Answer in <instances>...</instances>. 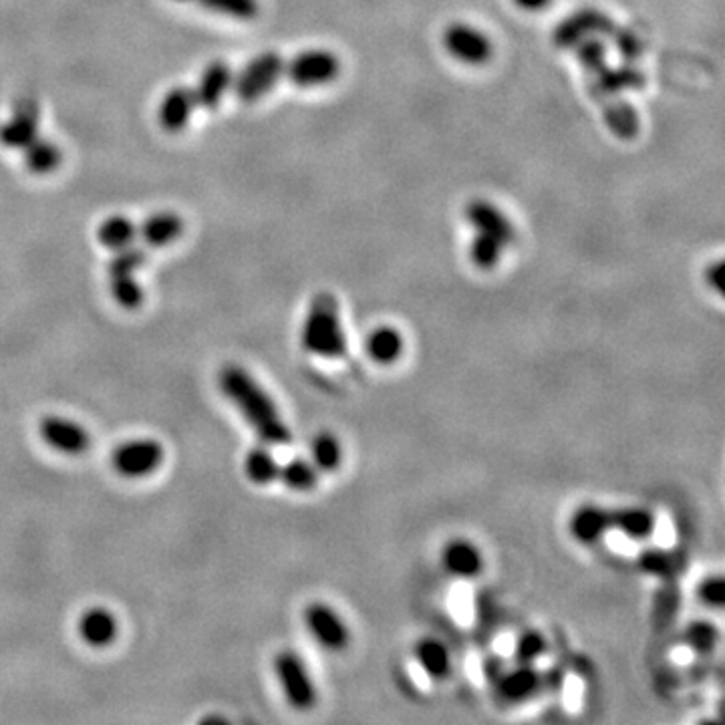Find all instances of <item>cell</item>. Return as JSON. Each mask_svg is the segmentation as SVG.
<instances>
[{
	"label": "cell",
	"instance_id": "obj_18",
	"mask_svg": "<svg viewBox=\"0 0 725 725\" xmlns=\"http://www.w3.org/2000/svg\"><path fill=\"white\" fill-rule=\"evenodd\" d=\"M186 222L176 212H156L137 224L139 238L152 248H166L182 238Z\"/></svg>",
	"mask_w": 725,
	"mask_h": 725
},
{
	"label": "cell",
	"instance_id": "obj_20",
	"mask_svg": "<svg viewBox=\"0 0 725 725\" xmlns=\"http://www.w3.org/2000/svg\"><path fill=\"white\" fill-rule=\"evenodd\" d=\"M77 631H79V637L89 647L105 649L117 639L119 623L111 611H107L103 607H91L81 615V619L77 623Z\"/></svg>",
	"mask_w": 725,
	"mask_h": 725
},
{
	"label": "cell",
	"instance_id": "obj_25",
	"mask_svg": "<svg viewBox=\"0 0 725 725\" xmlns=\"http://www.w3.org/2000/svg\"><path fill=\"white\" fill-rule=\"evenodd\" d=\"M139 238L137 224L123 214H111L97 226V240L111 252L123 250Z\"/></svg>",
	"mask_w": 725,
	"mask_h": 725
},
{
	"label": "cell",
	"instance_id": "obj_3",
	"mask_svg": "<svg viewBox=\"0 0 725 725\" xmlns=\"http://www.w3.org/2000/svg\"><path fill=\"white\" fill-rule=\"evenodd\" d=\"M301 345L307 353L321 359H343L349 343L339 315V303L329 293H319L305 317Z\"/></svg>",
	"mask_w": 725,
	"mask_h": 725
},
{
	"label": "cell",
	"instance_id": "obj_24",
	"mask_svg": "<svg viewBox=\"0 0 725 725\" xmlns=\"http://www.w3.org/2000/svg\"><path fill=\"white\" fill-rule=\"evenodd\" d=\"M21 152L25 168L35 176L53 174L63 162V150L59 148V143L41 135L33 139Z\"/></svg>",
	"mask_w": 725,
	"mask_h": 725
},
{
	"label": "cell",
	"instance_id": "obj_1",
	"mask_svg": "<svg viewBox=\"0 0 725 725\" xmlns=\"http://www.w3.org/2000/svg\"><path fill=\"white\" fill-rule=\"evenodd\" d=\"M572 49L585 69L589 93L599 103L611 133H615L619 139H633L639 133V117L635 109L621 97V89L629 87V77L609 69L607 47L601 39L589 37Z\"/></svg>",
	"mask_w": 725,
	"mask_h": 725
},
{
	"label": "cell",
	"instance_id": "obj_37",
	"mask_svg": "<svg viewBox=\"0 0 725 725\" xmlns=\"http://www.w3.org/2000/svg\"><path fill=\"white\" fill-rule=\"evenodd\" d=\"M514 5H518L524 11H540L550 5V0H514Z\"/></svg>",
	"mask_w": 725,
	"mask_h": 725
},
{
	"label": "cell",
	"instance_id": "obj_5",
	"mask_svg": "<svg viewBox=\"0 0 725 725\" xmlns=\"http://www.w3.org/2000/svg\"><path fill=\"white\" fill-rule=\"evenodd\" d=\"M284 69L286 61L278 53L264 51L234 73L232 89L240 101L256 103L276 87V83L284 77Z\"/></svg>",
	"mask_w": 725,
	"mask_h": 725
},
{
	"label": "cell",
	"instance_id": "obj_29",
	"mask_svg": "<svg viewBox=\"0 0 725 725\" xmlns=\"http://www.w3.org/2000/svg\"><path fill=\"white\" fill-rule=\"evenodd\" d=\"M637 568L649 576L673 578L679 570V560L673 552L661 548H645L637 556Z\"/></svg>",
	"mask_w": 725,
	"mask_h": 725
},
{
	"label": "cell",
	"instance_id": "obj_27",
	"mask_svg": "<svg viewBox=\"0 0 725 725\" xmlns=\"http://www.w3.org/2000/svg\"><path fill=\"white\" fill-rule=\"evenodd\" d=\"M244 474L256 486H270L278 480L280 466L266 448H252L244 458Z\"/></svg>",
	"mask_w": 725,
	"mask_h": 725
},
{
	"label": "cell",
	"instance_id": "obj_28",
	"mask_svg": "<svg viewBox=\"0 0 725 725\" xmlns=\"http://www.w3.org/2000/svg\"><path fill=\"white\" fill-rule=\"evenodd\" d=\"M311 462L319 472H335L343 464V446L333 433L323 431L311 444Z\"/></svg>",
	"mask_w": 725,
	"mask_h": 725
},
{
	"label": "cell",
	"instance_id": "obj_11",
	"mask_svg": "<svg viewBox=\"0 0 725 725\" xmlns=\"http://www.w3.org/2000/svg\"><path fill=\"white\" fill-rule=\"evenodd\" d=\"M41 135V107L35 99H21L11 115L0 123V145L7 150H25Z\"/></svg>",
	"mask_w": 725,
	"mask_h": 725
},
{
	"label": "cell",
	"instance_id": "obj_2",
	"mask_svg": "<svg viewBox=\"0 0 725 725\" xmlns=\"http://www.w3.org/2000/svg\"><path fill=\"white\" fill-rule=\"evenodd\" d=\"M218 385L224 397H228L244 415L262 442L272 446H286L293 442V431L284 423L276 403L246 369L226 365L218 375Z\"/></svg>",
	"mask_w": 725,
	"mask_h": 725
},
{
	"label": "cell",
	"instance_id": "obj_23",
	"mask_svg": "<svg viewBox=\"0 0 725 725\" xmlns=\"http://www.w3.org/2000/svg\"><path fill=\"white\" fill-rule=\"evenodd\" d=\"M655 514L649 508L641 506H625L611 508V528L621 532L631 540H647L655 532Z\"/></svg>",
	"mask_w": 725,
	"mask_h": 725
},
{
	"label": "cell",
	"instance_id": "obj_38",
	"mask_svg": "<svg viewBox=\"0 0 725 725\" xmlns=\"http://www.w3.org/2000/svg\"><path fill=\"white\" fill-rule=\"evenodd\" d=\"M174 3H192V0H174Z\"/></svg>",
	"mask_w": 725,
	"mask_h": 725
},
{
	"label": "cell",
	"instance_id": "obj_7",
	"mask_svg": "<svg viewBox=\"0 0 725 725\" xmlns=\"http://www.w3.org/2000/svg\"><path fill=\"white\" fill-rule=\"evenodd\" d=\"M164 456V446L156 440H131L115 448L111 454V466L119 476L137 480L158 472Z\"/></svg>",
	"mask_w": 725,
	"mask_h": 725
},
{
	"label": "cell",
	"instance_id": "obj_4",
	"mask_svg": "<svg viewBox=\"0 0 725 725\" xmlns=\"http://www.w3.org/2000/svg\"><path fill=\"white\" fill-rule=\"evenodd\" d=\"M562 679L564 675L558 669L540 671L534 665L516 663V667L502 669L496 675L494 687L504 703H524L540 695L542 691L558 689L562 685Z\"/></svg>",
	"mask_w": 725,
	"mask_h": 725
},
{
	"label": "cell",
	"instance_id": "obj_26",
	"mask_svg": "<svg viewBox=\"0 0 725 725\" xmlns=\"http://www.w3.org/2000/svg\"><path fill=\"white\" fill-rule=\"evenodd\" d=\"M278 478L284 482V486L293 492H313L319 486V470L313 466V462L295 458L286 462L280 468Z\"/></svg>",
	"mask_w": 725,
	"mask_h": 725
},
{
	"label": "cell",
	"instance_id": "obj_15",
	"mask_svg": "<svg viewBox=\"0 0 725 725\" xmlns=\"http://www.w3.org/2000/svg\"><path fill=\"white\" fill-rule=\"evenodd\" d=\"M570 536L580 544H595L603 540L611 528V508L597 504H583L576 508L568 520Z\"/></svg>",
	"mask_w": 725,
	"mask_h": 725
},
{
	"label": "cell",
	"instance_id": "obj_13",
	"mask_svg": "<svg viewBox=\"0 0 725 725\" xmlns=\"http://www.w3.org/2000/svg\"><path fill=\"white\" fill-rule=\"evenodd\" d=\"M444 47L454 59L468 65H482L494 53L490 37L466 23H454L444 31Z\"/></svg>",
	"mask_w": 725,
	"mask_h": 725
},
{
	"label": "cell",
	"instance_id": "obj_9",
	"mask_svg": "<svg viewBox=\"0 0 725 725\" xmlns=\"http://www.w3.org/2000/svg\"><path fill=\"white\" fill-rule=\"evenodd\" d=\"M464 216L474 228V240L478 242H488L506 250L516 238L510 218L488 200H472L466 206Z\"/></svg>",
	"mask_w": 725,
	"mask_h": 725
},
{
	"label": "cell",
	"instance_id": "obj_30",
	"mask_svg": "<svg viewBox=\"0 0 725 725\" xmlns=\"http://www.w3.org/2000/svg\"><path fill=\"white\" fill-rule=\"evenodd\" d=\"M198 3L220 17L234 21H254L260 15L258 0H198Z\"/></svg>",
	"mask_w": 725,
	"mask_h": 725
},
{
	"label": "cell",
	"instance_id": "obj_19",
	"mask_svg": "<svg viewBox=\"0 0 725 725\" xmlns=\"http://www.w3.org/2000/svg\"><path fill=\"white\" fill-rule=\"evenodd\" d=\"M609 27H611V23L603 13L580 11L558 25V29L554 33V41L558 47L572 49L580 41H585V39L593 37L595 33H601Z\"/></svg>",
	"mask_w": 725,
	"mask_h": 725
},
{
	"label": "cell",
	"instance_id": "obj_32",
	"mask_svg": "<svg viewBox=\"0 0 725 725\" xmlns=\"http://www.w3.org/2000/svg\"><path fill=\"white\" fill-rule=\"evenodd\" d=\"M685 645L697 655H711L719 643V629L709 621H693L683 631Z\"/></svg>",
	"mask_w": 725,
	"mask_h": 725
},
{
	"label": "cell",
	"instance_id": "obj_14",
	"mask_svg": "<svg viewBox=\"0 0 725 725\" xmlns=\"http://www.w3.org/2000/svg\"><path fill=\"white\" fill-rule=\"evenodd\" d=\"M198 109L194 89L188 85H176L164 93L158 105V123L168 133H180L192 121Z\"/></svg>",
	"mask_w": 725,
	"mask_h": 725
},
{
	"label": "cell",
	"instance_id": "obj_22",
	"mask_svg": "<svg viewBox=\"0 0 725 725\" xmlns=\"http://www.w3.org/2000/svg\"><path fill=\"white\" fill-rule=\"evenodd\" d=\"M405 349L403 335L395 327H377L365 339V355L381 367L395 365Z\"/></svg>",
	"mask_w": 725,
	"mask_h": 725
},
{
	"label": "cell",
	"instance_id": "obj_31",
	"mask_svg": "<svg viewBox=\"0 0 725 725\" xmlns=\"http://www.w3.org/2000/svg\"><path fill=\"white\" fill-rule=\"evenodd\" d=\"M109 290L113 301L123 309H139L143 303V288L135 274H113L109 276Z\"/></svg>",
	"mask_w": 725,
	"mask_h": 725
},
{
	"label": "cell",
	"instance_id": "obj_6",
	"mask_svg": "<svg viewBox=\"0 0 725 725\" xmlns=\"http://www.w3.org/2000/svg\"><path fill=\"white\" fill-rule=\"evenodd\" d=\"M274 675L284 693V699L299 711H309L315 707L319 693L317 685L303 661L295 651L284 649L274 657Z\"/></svg>",
	"mask_w": 725,
	"mask_h": 725
},
{
	"label": "cell",
	"instance_id": "obj_34",
	"mask_svg": "<svg viewBox=\"0 0 725 725\" xmlns=\"http://www.w3.org/2000/svg\"><path fill=\"white\" fill-rule=\"evenodd\" d=\"M145 262H148V256H145V252L141 248H137L135 244H131V246L115 252V256L107 264V274L109 276H113V274H135Z\"/></svg>",
	"mask_w": 725,
	"mask_h": 725
},
{
	"label": "cell",
	"instance_id": "obj_35",
	"mask_svg": "<svg viewBox=\"0 0 725 725\" xmlns=\"http://www.w3.org/2000/svg\"><path fill=\"white\" fill-rule=\"evenodd\" d=\"M697 599L707 609H721L725 599V583L721 576H707L697 587Z\"/></svg>",
	"mask_w": 725,
	"mask_h": 725
},
{
	"label": "cell",
	"instance_id": "obj_21",
	"mask_svg": "<svg viewBox=\"0 0 725 725\" xmlns=\"http://www.w3.org/2000/svg\"><path fill=\"white\" fill-rule=\"evenodd\" d=\"M413 657L421 671L433 681L446 679L452 671V655L448 647L435 637L419 639L413 647Z\"/></svg>",
	"mask_w": 725,
	"mask_h": 725
},
{
	"label": "cell",
	"instance_id": "obj_33",
	"mask_svg": "<svg viewBox=\"0 0 725 725\" xmlns=\"http://www.w3.org/2000/svg\"><path fill=\"white\" fill-rule=\"evenodd\" d=\"M548 643L542 633L538 631H524L518 635L514 645V661L524 665H534L538 659L544 657Z\"/></svg>",
	"mask_w": 725,
	"mask_h": 725
},
{
	"label": "cell",
	"instance_id": "obj_17",
	"mask_svg": "<svg viewBox=\"0 0 725 725\" xmlns=\"http://www.w3.org/2000/svg\"><path fill=\"white\" fill-rule=\"evenodd\" d=\"M442 566L456 578H476L484 570V556L472 540L452 538L442 550Z\"/></svg>",
	"mask_w": 725,
	"mask_h": 725
},
{
	"label": "cell",
	"instance_id": "obj_12",
	"mask_svg": "<svg viewBox=\"0 0 725 725\" xmlns=\"http://www.w3.org/2000/svg\"><path fill=\"white\" fill-rule=\"evenodd\" d=\"M39 433L41 440L55 452L65 454V456H81L89 450L91 446V435L89 431L65 417H57V415H47L43 417V421L39 423Z\"/></svg>",
	"mask_w": 725,
	"mask_h": 725
},
{
	"label": "cell",
	"instance_id": "obj_36",
	"mask_svg": "<svg viewBox=\"0 0 725 725\" xmlns=\"http://www.w3.org/2000/svg\"><path fill=\"white\" fill-rule=\"evenodd\" d=\"M707 284L715 290V293H723V262H715L705 270Z\"/></svg>",
	"mask_w": 725,
	"mask_h": 725
},
{
	"label": "cell",
	"instance_id": "obj_8",
	"mask_svg": "<svg viewBox=\"0 0 725 725\" xmlns=\"http://www.w3.org/2000/svg\"><path fill=\"white\" fill-rule=\"evenodd\" d=\"M339 71L341 63L331 51L311 49L286 61L284 75L297 87H323L335 81Z\"/></svg>",
	"mask_w": 725,
	"mask_h": 725
},
{
	"label": "cell",
	"instance_id": "obj_16",
	"mask_svg": "<svg viewBox=\"0 0 725 725\" xmlns=\"http://www.w3.org/2000/svg\"><path fill=\"white\" fill-rule=\"evenodd\" d=\"M232 83L234 71L230 69V65L224 61H210L202 69L198 83L192 87L198 107L216 109L224 101L226 93L232 89Z\"/></svg>",
	"mask_w": 725,
	"mask_h": 725
},
{
	"label": "cell",
	"instance_id": "obj_10",
	"mask_svg": "<svg viewBox=\"0 0 725 725\" xmlns=\"http://www.w3.org/2000/svg\"><path fill=\"white\" fill-rule=\"evenodd\" d=\"M305 627L311 637L327 651L341 653L351 643V633L343 617L327 603H311L305 609Z\"/></svg>",
	"mask_w": 725,
	"mask_h": 725
}]
</instances>
